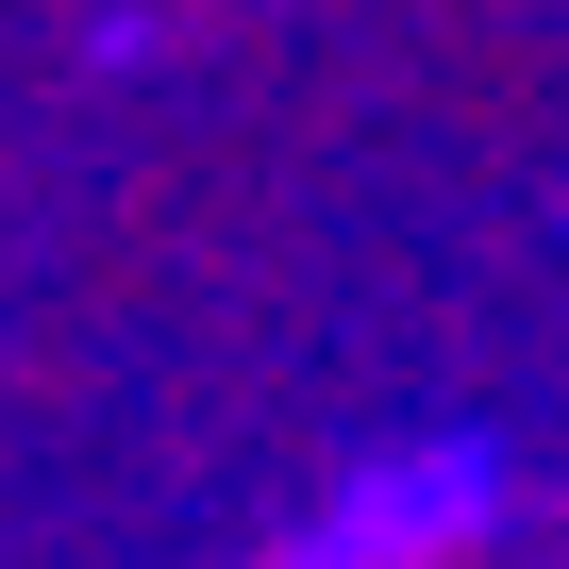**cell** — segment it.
Here are the masks:
<instances>
[{
	"label": "cell",
	"mask_w": 569,
	"mask_h": 569,
	"mask_svg": "<svg viewBox=\"0 0 569 569\" xmlns=\"http://www.w3.org/2000/svg\"><path fill=\"white\" fill-rule=\"evenodd\" d=\"M486 519H502V469L486 452H386V469H352L302 536H284L268 569H469Z\"/></svg>",
	"instance_id": "1"
}]
</instances>
